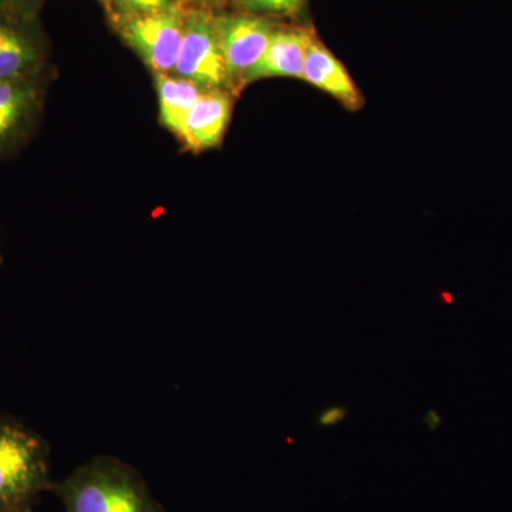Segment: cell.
<instances>
[{
  "label": "cell",
  "instance_id": "6",
  "mask_svg": "<svg viewBox=\"0 0 512 512\" xmlns=\"http://www.w3.org/2000/svg\"><path fill=\"white\" fill-rule=\"evenodd\" d=\"M215 32L232 82L238 90L242 80L265 55L276 23L238 10L214 15Z\"/></svg>",
  "mask_w": 512,
  "mask_h": 512
},
{
  "label": "cell",
  "instance_id": "2",
  "mask_svg": "<svg viewBox=\"0 0 512 512\" xmlns=\"http://www.w3.org/2000/svg\"><path fill=\"white\" fill-rule=\"evenodd\" d=\"M50 446L12 416H0V512H33L52 493Z\"/></svg>",
  "mask_w": 512,
  "mask_h": 512
},
{
  "label": "cell",
  "instance_id": "9",
  "mask_svg": "<svg viewBox=\"0 0 512 512\" xmlns=\"http://www.w3.org/2000/svg\"><path fill=\"white\" fill-rule=\"evenodd\" d=\"M302 80L328 93L350 111L360 110L365 104V97L345 64L320 42L318 36L313 37L306 53Z\"/></svg>",
  "mask_w": 512,
  "mask_h": 512
},
{
  "label": "cell",
  "instance_id": "10",
  "mask_svg": "<svg viewBox=\"0 0 512 512\" xmlns=\"http://www.w3.org/2000/svg\"><path fill=\"white\" fill-rule=\"evenodd\" d=\"M234 106V94L222 90L202 92L188 114L183 146L194 153L217 148L224 140Z\"/></svg>",
  "mask_w": 512,
  "mask_h": 512
},
{
  "label": "cell",
  "instance_id": "5",
  "mask_svg": "<svg viewBox=\"0 0 512 512\" xmlns=\"http://www.w3.org/2000/svg\"><path fill=\"white\" fill-rule=\"evenodd\" d=\"M188 6L119 20L111 26L151 73L173 74L183 43Z\"/></svg>",
  "mask_w": 512,
  "mask_h": 512
},
{
  "label": "cell",
  "instance_id": "8",
  "mask_svg": "<svg viewBox=\"0 0 512 512\" xmlns=\"http://www.w3.org/2000/svg\"><path fill=\"white\" fill-rule=\"evenodd\" d=\"M315 32L306 26L276 25L268 49L242 80V89L248 84L264 79H301L305 67L306 53Z\"/></svg>",
  "mask_w": 512,
  "mask_h": 512
},
{
  "label": "cell",
  "instance_id": "17",
  "mask_svg": "<svg viewBox=\"0 0 512 512\" xmlns=\"http://www.w3.org/2000/svg\"><path fill=\"white\" fill-rule=\"evenodd\" d=\"M424 421H426L427 426L430 427L431 431H436L439 429V426L441 424V417L439 414L434 412V410H430L429 413H427V416L424 417Z\"/></svg>",
  "mask_w": 512,
  "mask_h": 512
},
{
  "label": "cell",
  "instance_id": "7",
  "mask_svg": "<svg viewBox=\"0 0 512 512\" xmlns=\"http://www.w3.org/2000/svg\"><path fill=\"white\" fill-rule=\"evenodd\" d=\"M49 73L30 79L0 82V157L22 146L35 130Z\"/></svg>",
  "mask_w": 512,
  "mask_h": 512
},
{
  "label": "cell",
  "instance_id": "18",
  "mask_svg": "<svg viewBox=\"0 0 512 512\" xmlns=\"http://www.w3.org/2000/svg\"><path fill=\"white\" fill-rule=\"evenodd\" d=\"M3 258L2 255H0V264H2Z\"/></svg>",
  "mask_w": 512,
  "mask_h": 512
},
{
  "label": "cell",
  "instance_id": "15",
  "mask_svg": "<svg viewBox=\"0 0 512 512\" xmlns=\"http://www.w3.org/2000/svg\"><path fill=\"white\" fill-rule=\"evenodd\" d=\"M348 413L349 410L346 409V407H329V409L323 410V412L319 414L318 424L320 427L336 426L340 421L345 420Z\"/></svg>",
  "mask_w": 512,
  "mask_h": 512
},
{
  "label": "cell",
  "instance_id": "1",
  "mask_svg": "<svg viewBox=\"0 0 512 512\" xmlns=\"http://www.w3.org/2000/svg\"><path fill=\"white\" fill-rule=\"evenodd\" d=\"M52 493L66 512H165L140 471L119 458L97 456L74 468Z\"/></svg>",
  "mask_w": 512,
  "mask_h": 512
},
{
  "label": "cell",
  "instance_id": "16",
  "mask_svg": "<svg viewBox=\"0 0 512 512\" xmlns=\"http://www.w3.org/2000/svg\"><path fill=\"white\" fill-rule=\"evenodd\" d=\"M190 6L211 10V12H225L228 8L234 6L235 0H188Z\"/></svg>",
  "mask_w": 512,
  "mask_h": 512
},
{
  "label": "cell",
  "instance_id": "14",
  "mask_svg": "<svg viewBox=\"0 0 512 512\" xmlns=\"http://www.w3.org/2000/svg\"><path fill=\"white\" fill-rule=\"evenodd\" d=\"M46 0H0V12L5 10H26L40 13Z\"/></svg>",
  "mask_w": 512,
  "mask_h": 512
},
{
  "label": "cell",
  "instance_id": "4",
  "mask_svg": "<svg viewBox=\"0 0 512 512\" xmlns=\"http://www.w3.org/2000/svg\"><path fill=\"white\" fill-rule=\"evenodd\" d=\"M50 40L39 13L0 12V82L49 72Z\"/></svg>",
  "mask_w": 512,
  "mask_h": 512
},
{
  "label": "cell",
  "instance_id": "13",
  "mask_svg": "<svg viewBox=\"0 0 512 512\" xmlns=\"http://www.w3.org/2000/svg\"><path fill=\"white\" fill-rule=\"evenodd\" d=\"M308 0H235L232 10L272 20L295 19L305 10Z\"/></svg>",
  "mask_w": 512,
  "mask_h": 512
},
{
  "label": "cell",
  "instance_id": "11",
  "mask_svg": "<svg viewBox=\"0 0 512 512\" xmlns=\"http://www.w3.org/2000/svg\"><path fill=\"white\" fill-rule=\"evenodd\" d=\"M156 83L160 123L183 144L188 114L204 90L175 74H153Z\"/></svg>",
  "mask_w": 512,
  "mask_h": 512
},
{
  "label": "cell",
  "instance_id": "12",
  "mask_svg": "<svg viewBox=\"0 0 512 512\" xmlns=\"http://www.w3.org/2000/svg\"><path fill=\"white\" fill-rule=\"evenodd\" d=\"M188 0H107L104 3L110 23L136 18V16L154 15L188 6Z\"/></svg>",
  "mask_w": 512,
  "mask_h": 512
},
{
  "label": "cell",
  "instance_id": "19",
  "mask_svg": "<svg viewBox=\"0 0 512 512\" xmlns=\"http://www.w3.org/2000/svg\"><path fill=\"white\" fill-rule=\"evenodd\" d=\"M100 2L103 3V5H104V3L107 2V0H100Z\"/></svg>",
  "mask_w": 512,
  "mask_h": 512
},
{
  "label": "cell",
  "instance_id": "3",
  "mask_svg": "<svg viewBox=\"0 0 512 512\" xmlns=\"http://www.w3.org/2000/svg\"><path fill=\"white\" fill-rule=\"evenodd\" d=\"M214 15L211 10L195 6L185 10L183 43L173 74L197 84L204 92L222 90L235 94L238 89L222 56Z\"/></svg>",
  "mask_w": 512,
  "mask_h": 512
}]
</instances>
